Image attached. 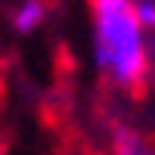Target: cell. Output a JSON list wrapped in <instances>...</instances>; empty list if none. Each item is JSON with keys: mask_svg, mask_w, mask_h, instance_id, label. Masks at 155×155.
<instances>
[{"mask_svg": "<svg viewBox=\"0 0 155 155\" xmlns=\"http://www.w3.org/2000/svg\"><path fill=\"white\" fill-rule=\"evenodd\" d=\"M0 155H3V140H0Z\"/></svg>", "mask_w": 155, "mask_h": 155, "instance_id": "obj_4", "label": "cell"}, {"mask_svg": "<svg viewBox=\"0 0 155 155\" xmlns=\"http://www.w3.org/2000/svg\"><path fill=\"white\" fill-rule=\"evenodd\" d=\"M90 56L96 74L121 93H140L155 78V34L134 0H90Z\"/></svg>", "mask_w": 155, "mask_h": 155, "instance_id": "obj_1", "label": "cell"}, {"mask_svg": "<svg viewBox=\"0 0 155 155\" xmlns=\"http://www.w3.org/2000/svg\"><path fill=\"white\" fill-rule=\"evenodd\" d=\"M109 155H155V140L134 121H118L109 130Z\"/></svg>", "mask_w": 155, "mask_h": 155, "instance_id": "obj_2", "label": "cell"}, {"mask_svg": "<svg viewBox=\"0 0 155 155\" xmlns=\"http://www.w3.org/2000/svg\"><path fill=\"white\" fill-rule=\"evenodd\" d=\"M50 22V3L47 0H16L9 9V28L19 37H31Z\"/></svg>", "mask_w": 155, "mask_h": 155, "instance_id": "obj_3", "label": "cell"}]
</instances>
